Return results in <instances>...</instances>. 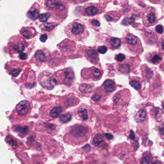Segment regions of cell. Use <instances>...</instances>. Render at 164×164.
<instances>
[{
    "instance_id": "6da1fadb",
    "label": "cell",
    "mask_w": 164,
    "mask_h": 164,
    "mask_svg": "<svg viewBox=\"0 0 164 164\" xmlns=\"http://www.w3.org/2000/svg\"><path fill=\"white\" fill-rule=\"evenodd\" d=\"M64 31L69 38L78 41L85 40L89 36V32L86 27L80 20H75L69 23Z\"/></svg>"
},
{
    "instance_id": "e0dca14e",
    "label": "cell",
    "mask_w": 164,
    "mask_h": 164,
    "mask_svg": "<svg viewBox=\"0 0 164 164\" xmlns=\"http://www.w3.org/2000/svg\"><path fill=\"white\" fill-rule=\"evenodd\" d=\"M87 57L93 63H95L98 62L99 60L98 59V54L96 52L95 50L94 49H88L86 51Z\"/></svg>"
},
{
    "instance_id": "4316f807",
    "label": "cell",
    "mask_w": 164,
    "mask_h": 164,
    "mask_svg": "<svg viewBox=\"0 0 164 164\" xmlns=\"http://www.w3.org/2000/svg\"><path fill=\"white\" fill-rule=\"evenodd\" d=\"M103 141V138L102 136L100 134H97L94 136V138L93 139L92 143L94 146H98L101 144Z\"/></svg>"
},
{
    "instance_id": "d6a6232c",
    "label": "cell",
    "mask_w": 164,
    "mask_h": 164,
    "mask_svg": "<svg viewBox=\"0 0 164 164\" xmlns=\"http://www.w3.org/2000/svg\"><path fill=\"white\" fill-rule=\"evenodd\" d=\"M130 84L131 85V86L133 87L136 90H140L141 89V85L140 83V82L137 81H131L130 82Z\"/></svg>"
},
{
    "instance_id": "d4e9b609",
    "label": "cell",
    "mask_w": 164,
    "mask_h": 164,
    "mask_svg": "<svg viewBox=\"0 0 164 164\" xmlns=\"http://www.w3.org/2000/svg\"><path fill=\"white\" fill-rule=\"evenodd\" d=\"M162 60V57L157 53L153 52L150 56V61L154 64H157Z\"/></svg>"
},
{
    "instance_id": "2e32d148",
    "label": "cell",
    "mask_w": 164,
    "mask_h": 164,
    "mask_svg": "<svg viewBox=\"0 0 164 164\" xmlns=\"http://www.w3.org/2000/svg\"><path fill=\"white\" fill-rule=\"evenodd\" d=\"M47 56L46 54L43 51L39 50L35 54L33 62L38 66H40L47 61Z\"/></svg>"
},
{
    "instance_id": "8992f818",
    "label": "cell",
    "mask_w": 164,
    "mask_h": 164,
    "mask_svg": "<svg viewBox=\"0 0 164 164\" xmlns=\"http://www.w3.org/2000/svg\"><path fill=\"white\" fill-rule=\"evenodd\" d=\"M157 21V15L156 10L152 7L146 9L142 17V22L144 26L146 27L154 26Z\"/></svg>"
},
{
    "instance_id": "ee69618b",
    "label": "cell",
    "mask_w": 164,
    "mask_h": 164,
    "mask_svg": "<svg viewBox=\"0 0 164 164\" xmlns=\"http://www.w3.org/2000/svg\"><path fill=\"white\" fill-rule=\"evenodd\" d=\"M104 135L105 136V137H107V138L109 139V140H111V139H112L113 138V136L111 134L105 133Z\"/></svg>"
},
{
    "instance_id": "1f68e13d",
    "label": "cell",
    "mask_w": 164,
    "mask_h": 164,
    "mask_svg": "<svg viewBox=\"0 0 164 164\" xmlns=\"http://www.w3.org/2000/svg\"><path fill=\"white\" fill-rule=\"evenodd\" d=\"M50 15V14L48 13H44V14H42L39 15L38 18L40 21L44 22H46V21L49 19Z\"/></svg>"
},
{
    "instance_id": "603a6c76",
    "label": "cell",
    "mask_w": 164,
    "mask_h": 164,
    "mask_svg": "<svg viewBox=\"0 0 164 164\" xmlns=\"http://www.w3.org/2000/svg\"><path fill=\"white\" fill-rule=\"evenodd\" d=\"M57 26L56 23H44L40 25V29L43 31H50Z\"/></svg>"
},
{
    "instance_id": "b9f144b4",
    "label": "cell",
    "mask_w": 164,
    "mask_h": 164,
    "mask_svg": "<svg viewBox=\"0 0 164 164\" xmlns=\"http://www.w3.org/2000/svg\"><path fill=\"white\" fill-rule=\"evenodd\" d=\"M101 96L97 94H94L93 95L92 97V100L94 101H98L99 99H101Z\"/></svg>"
},
{
    "instance_id": "836d02e7",
    "label": "cell",
    "mask_w": 164,
    "mask_h": 164,
    "mask_svg": "<svg viewBox=\"0 0 164 164\" xmlns=\"http://www.w3.org/2000/svg\"><path fill=\"white\" fill-rule=\"evenodd\" d=\"M75 99L73 98H68L65 102V105L67 107L72 106L75 104Z\"/></svg>"
},
{
    "instance_id": "484cf974",
    "label": "cell",
    "mask_w": 164,
    "mask_h": 164,
    "mask_svg": "<svg viewBox=\"0 0 164 164\" xmlns=\"http://www.w3.org/2000/svg\"><path fill=\"white\" fill-rule=\"evenodd\" d=\"M72 119V115L70 113L62 114L59 117V120L62 123H67Z\"/></svg>"
},
{
    "instance_id": "52a82bcc",
    "label": "cell",
    "mask_w": 164,
    "mask_h": 164,
    "mask_svg": "<svg viewBox=\"0 0 164 164\" xmlns=\"http://www.w3.org/2000/svg\"><path fill=\"white\" fill-rule=\"evenodd\" d=\"M46 6L49 8L63 15L67 14L68 10L67 6L66 4L60 0H47Z\"/></svg>"
},
{
    "instance_id": "7bdbcfd3",
    "label": "cell",
    "mask_w": 164,
    "mask_h": 164,
    "mask_svg": "<svg viewBox=\"0 0 164 164\" xmlns=\"http://www.w3.org/2000/svg\"><path fill=\"white\" fill-rule=\"evenodd\" d=\"M130 134L129 136V138L131 140H134L135 139V135H134V133L133 132L132 130H130Z\"/></svg>"
},
{
    "instance_id": "60d3db41",
    "label": "cell",
    "mask_w": 164,
    "mask_h": 164,
    "mask_svg": "<svg viewBox=\"0 0 164 164\" xmlns=\"http://www.w3.org/2000/svg\"><path fill=\"white\" fill-rule=\"evenodd\" d=\"M47 38H48V36L46 34H44L41 35L40 36V40L42 42V43H45L46 40H47Z\"/></svg>"
},
{
    "instance_id": "9a60e30c",
    "label": "cell",
    "mask_w": 164,
    "mask_h": 164,
    "mask_svg": "<svg viewBox=\"0 0 164 164\" xmlns=\"http://www.w3.org/2000/svg\"><path fill=\"white\" fill-rule=\"evenodd\" d=\"M37 130L43 133H52L56 130V126L53 124L44 122H38L36 125Z\"/></svg>"
},
{
    "instance_id": "8d00e7d4",
    "label": "cell",
    "mask_w": 164,
    "mask_h": 164,
    "mask_svg": "<svg viewBox=\"0 0 164 164\" xmlns=\"http://www.w3.org/2000/svg\"><path fill=\"white\" fill-rule=\"evenodd\" d=\"M156 31L159 34H162L164 31L163 26L161 25H158L156 27Z\"/></svg>"
},
{
    "instance_id": "5b68a950",
    "label": "cell",
    "mask_w": 164,
    "mask_h": 164,
    "mask_svg": "<svg viewBox=\"0 0 164 164\" xmlns=\"http://www.w3.org/2000/svg\"><path fill=\"white\" fill-rule=\"evenodd\" d=\"M39 82L43 88L51 89L57 83V80L55 76L51 73L46 71L41 72L39 75Z\"/></svg>"
},
{
    "instance_id": "277c9868",
    "label": "cell",
    "mask_w": 164,
    "mask_h": 164,
    "mask_svg": "<svg viewBox=\"0 0 164 164\" xmlns=\"http://www.w3.org/2000/svg\"><path fill=\"white\" fill-rule=\"evenodd\" d=\"M63 108L61 106L46 104L40 107L39 113L41 118L47 120H50L57 118L63 112Z\"/></svg>"
},
{
    "instance_id": "83f0119b",
    "label": "cell",
    "mask_w": 164,
    "mask_h": 164,
    "mask_svg": "<svg viewBox=\"0 0 164 164\" xmlns=\"http://www.w3.org/2000/svg\"><path fill=\"white\" fill-rule=\"evenodd\" d=\"M78 114L80 118L84 121L87 120L88 118V111L86 108H83L82 109L78 110Z\"/></svg>"
},
{
    "instance_id": "ba28073f",
    "label": "cell",
    "mask_w": 164,
    "mask_h": 164,
    "mask_svg": "<svg viewBox=\"0 0 164 164\" xmlns=\"http://www.w3.org/2000/svg\"><path fill=\"white\" fill-rule=\"evenodd\" d=\"M55 78L59 81L65 84L71 83L74 80V74L70 69H65L55 73Z\"/></svg>"
},
{
    "instance_id": "ab89813d",
    "label": "cell",
    "mask_w": 164,
    "mask_h": 164,
    "mask_svg": "<svg viewBox=\"0 0 164 164\" xmlns=\"http://www.w3.org/2000/svg\"><path fill=\"white\" fill-rule=\"evenodd\" d=\"M150 161V157L149 156H145L141 162V164H148Z\"/></svg>"
},
{
    "instance_id": "d590c367",
    "label": "cell",
    "mask_w": 164,
    "mask_h": 164,
    "mask_svg": "<svg viewBox=\"0 0 164 164\" xmlns=\"http://www.w3.org/2000/svg\"><path fill=\"white\" fill-rule=\"evenodd\" d=\"M107 47L106 46H100L98 48V52L101 54H105L107 51Z\"/></svg>"
},
{
    "instance_id": "d6986e66",
    "label": "cell",
    "mask_w": 164,
    "mask_h": 164,
    "mask_svg": "<svg viewBox=\"0 0 164 164\" xmlns=\"http://www.w3.org/2000/svg\"><path fill=\"white\" fill-rule=\"evenodd\" d=\"M115 84L112 80H108L104 81L103 87L104 91L107 93L112 92L115 89Z\"/></svg>"
},
{
    "instance_id": "f1b7e54d",
    "label": "cell",
    "mask_w": 164,
    "mask_h": 164,
    "mask_svg": "<svg viewBox=\"0 0 164 164\" xmlns=\"http://www.w3.org/2000/svg\"><path fill=\"white\" fill-rule=\"evenodd\" d=\"M118 70L119 71L124 74H128L130 72V66L128 64H121L119 66Z\"/></svg>"
},
{
    "instance_id": "4dcf8cb0",
    "label": "cell",
    "mask_w": 164,
    "mask_h": 164,
    "mask_svg": "<svg viewBox=\"0 0 164 164\" xmlns=\"http://www.w3.org/2000/svg\"><path fill=\"white\" fill-rule=\"evenodd\" d=\"M31 31V30L29 29H24L23 28L21 30V33L25 37L27 38V39H29L30 38H31V34L30 33V31Z\"/></svg>"
},
{
    "instance_id": "3957f363",
    "label": "cell",
    "mask_w": 164,
    "mask_h": 164,
    "mask_svg": "<svg viewBox=\"0 0 164 164\" xmlns=\"http://www.w3.org/2000/svg\"><path fill=\"white\" fill-rule=\"evenodd\" d=\"M121 43L126 51L133 55H140L144 51L140 39L130 32H125Z\"/></svg>"
},
{
    "instance_id": "7a4b0ae2",
    "label": "cell",
    "mask_w": 164,
    "mask_h": 164,
    "mask_svg": "<svg viewBox=\"0 0 164 164\" xmlns=\"http://www.w3.org/2000/svg\"><path fill=\"white\" fill-rule=\"evenodd\" d=\"M32 109V104L27 100L21 101L12 111L9 119L12 122H19L27 119Z\"/></svg>"
},
{
    "instance_id": "7c38bea8",
    "label": "cell",
    "mask_w": 164,
    "mask_h": 164,
    "mask_svg": "<svg viewBox=\"0 0 164 164\" xmlns=\"http://www.w3.org/2000/svg\"><path fill=\"white\" fill-rule=\"evenodd\" d=\"M24 65L17 62H12L7 64L6 69L9 75H11L13 78L17 77L23 70Z\"/></svg>"
},
{
    "instance_id": "44dd1931",
    "label": "cell",
    "mask_w": 164,
    "mask_h": 164,
    "mask_svg": "<svg viewBox=\"0 0 164 164\" xmlns=\"http://www.w3.org/2000/svg\"><path fill=\"white\" fill-rule=\"evenodd\" d=\"M89 70V72H90L92 78L94 79V80H96L101 78L102 72L100 69L94 68V67H92Z\"/></svg>"
},
{
    "instance_id": "7402d4cb",
    "label": "cell",
    "mask_w": 164,
    "mask_h": 164,
    "mask_svg": "<svg viewBox=\"0 0 164 164\" xmlns=\"http://www.w3.org/2000/svg\"><path fill=\"white\" fill-rule=\"evenodd\" d=\"M146 112L144 110H141L139 111L135 115V119L136 121L137 122H141L144 121L146 118Z\"/></svg>"
},
{
    "instance_id": "cb8c5ba5",
    "label": "cell",
    "mask_w": 164,
    "mask_h": 164,
    "mask_svg": "<svg viewBox=\"0 0 164 164\" xmlns=\"http://www.w3.org/2000/svg\"><path fill=\"white\" fill-rule=\"evenodd\" d=\"M39 15V12L36 9H31L27 14V17H29L30 19L32 20H36L37 19Z\"/></svg>"
},
{
    "instance_id": "ac0fdd59",
    "label": "cell",
    "mask_w": 164,
    "mask_h": 164,
    "mask_svg": "<svg viewBox=\"0 0 164 164\" xmlns=\"http://www.w3.org/2000/svg\"><path fill=\"white\" fill-rule=\"evenodd\" d=\"M6 141L9 146L14 149L17 148L20 146V142L19 141L11 136H7L6 138Z\"/></svg>"
},
{
    "instance_id": "f35d334b",
    "label": "cell",
    "mask_w": 164,
    "mask_h": 164,
    "mask_svg": "<svg viewBox=\"0 0 164 164\" xmlns=\"http://www.w3.org/2000/svg\"><path fill=\"white\" fill-rule=\"evenodd\" d=\"M91 23L92 26L95 27H99L100 26V23L99 22V21L96 19H92L91 20Z\"/></svg>"
},
{
    "instance_id": "f546056e",
    "label": "cell",
    "mask_w": 164,
    "mask_h": 164,
    "mask_svg": "<svg viewBox=\"0 0 164 164\" xmlns=\"http://www.w3.org/2000/svg\"><path fill=\"white\" fill-rule=\"evenodd\" d=\"M92 87L87 84H81L80 86L79 89L81 92H88L92 89Z\"/></svg>"
},
{
    "instance_id": "4fadbf2b",
    "label": "cell",
    "mask_w": 164,
    "mask_h": 164,
    "mask_svg": "<svg viewBox=\"0 0 164 164\" xmlns=\"http://www.w3.org/2000/svg\"><path fill=\"white\" fill-rule=\"evenodd\" d=\"M27 71L24 73L20 78V82H24L27 87H31L34 85L36 77L33 71L27 69Z\"/></svg>"
},
{
    "instance_id": "9c48e42d",
    "label": "cell",
    "mask_w": 164,
    "mask_h": 164,
    "mask_svg": "<svg viewBox=\"0 0 164 164\" xmlns=\"http://www.w3.org/2000/svg\"><path fill=\"white\" fill-rule=\"evenodd\" d=\"M104 8L99 3H88L84 6L83 14L87 16H93L104 11Z\"/></svg>"
},
{
    "instance_id": "e575fe53",
    "label": "cell",
    "mask_w": 164,
    "mask_h": 164,
    "mask_svg": "<svg viewBox=\"0 0 164 164\" xmlns=\"http://www.w3.org/2000/svg\"><path fill=\"white\" fill-rule=\"evenodd\" d=\"M126 56L124 54H119L118 55H116L115 56V59L118 62H122L125 59Z\"/></svg>"
},
{
    "instance_id": "ffe728a7",
    "label": "cell",
    "mask_w": 164,
    "mask_h": 164,
    "mask_svg": "<svg viewBox=\"0 0 164 164\" xmlns=\"http://www.w3.org/2000/svg\"><path fill=\"white\" fill-rule=\"evenodd\" d=\"M25 48H26V45L25 43H23V42H21V41L14 43L12 45V49L13 51L17 54H19V55L24 52H23L25 50Z\"/></svg>"
},
{
    "instance_id": "5bb4252c",
    "label": "cell",
    "mask_w": 164,
    "mask_h": 164,
    "mask_svg": "<svg viewBox=\"0 0 164 164\" xmlns=\"http://www.w3.org/2000/svg\"><path fill=\"white\" fill-rule=\"evenodd\" d=\"M104 44L112 50L118 49L121 45V40L117 38L108 37L107 38Z\"/></svg>"
},
{
    "instance_id": "30bf717a",
    "label": "cell",
    "mask_w": 164,
    "mask_h": 164,
    "mask_svg": "<svg viewBox=\"0 0 164 164\" xmlns=\"http://www.w3.org/2000/svg\"><path fill=\"white\" fill-rule=\"evenodd\" d=\"M88 133V130L82 126H76L72 128L68 133V136L76 140L85 138Z\"/></svg>"
},
{
    "instance_id": "74e56055",
    "label": "cell",
    "mask_w": 164,
    "mask_h": 164,
    "mask_svg": "<svg viewBox=\"0 0 164 164\" xmlns=\"http://www.w3.org/2000/svg\"><path fill=\"white\" fill-rule=\"evenodd\" d=\"M155 117L156 118H159L162 115V111L160 108H157L155 110Z\"/></svg>"
},
{
    "instance_id": "8fae6325",
    "label": "cell",
    "mask_w": 164,
    "mask_h": 164,
    "mask_svg": "<svg viewBox=\"0 0 164 164\" xmlns=\"http://www.w3.org/2000/svg\"><path fill=\"white\" fill-rule=\"evenodd\" d=\"M32 128L31 123H22L14 125L12 128V130L17 133L21 138H24L30 133Z\"/></svg>"
}]
</instances>
